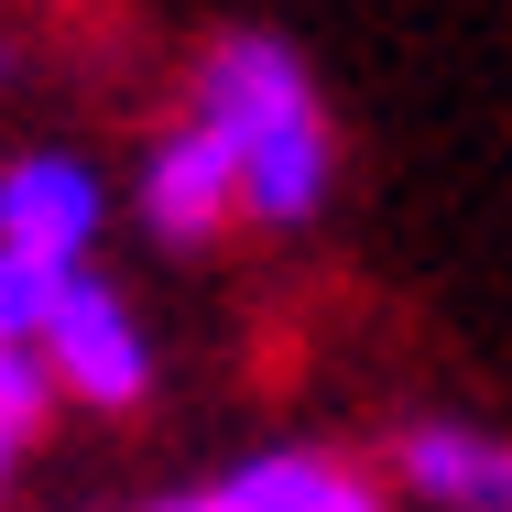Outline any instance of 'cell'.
Wrapping results in <instances>:
<instances>
[{"label":"cell","mask_w":512,"mask_h":512,"mask_svg":"<svg viewBox=\"0 0 512 512\" xmlns=\"http://www.w3.org/2000/svg\"><path fill=\"white\" fill-rule=\"evenodd\" d=\"M393 469H404L414 502H436V512H491L502 480H512V447L480 436V425H404L393 436Z\"/></svg>","instance_id":"obj_6"},{"label":"cell","mask_w":512,"mask_h":512,"mask_svg":"<svg viewBox=\"0 0 512 512\" xmlns=\"http://www.w3.org/2000/svg\"><path fill=\"white\" fill-rule=\"evenodd\" d=\"M11 469H22V447H11V436H0V502H11Z\"/></svg>","instance_id":"obj_10"},{"label":"cell","mask_w":512,"mask_h":512,"mask_svg":"<svg viewBox=\"0 0 512 512\" xmlns=\"http://www.w3.org/2000/svg\"><path fill=\"white\" fill-rule=\"evenodd\" d=\"M491 512H512V480H502V502H491Z\"/></svg>","instance_id":"obj_12"},{"label":"cell","mask_w":512,"mask_h":512,"mask_svg":"<svg viewBox=\"0 0 512 512\" xmlns=\"http://www.w3.org/2000/svg\"><path fill=\"white\" fill-rule=\"evenodd\" d=\"M33 360H44L55 404H77V414H131L153 393V327H142V306H131L109 273H88V262L55 284V306L33 327Z\"/></svg>","instance_id":"obj_2"},{"label":"cell","mask_w":512,"mask_h":512,"mask_svg":"<svg viewBox=\"0 0 512 512\" xmlns=\"http://www.w3.org/2000/svg\"><path fill=\"white\" fill-rule=\"evenodd\" d=\"M142 512H382V491L327 447H262L240 469H218L207 491H175V502H142Z\"/></svg>","instance_id":"obj_5"},{"label":"cell","mask_w":512,"mask_h":512,"mask_svg":"<svg viewBox=\"0 0 512 512\" xmlns=\"http://www.w3.org/2000/svg\"><path fill=\"white\" fill-rule=\"evenodd\" d=\"M131 207H142V229H153L164 251H207V240L240 218L229 142H218L207 120H175V131H153V142H142V164H131Z\"/></svg>","instance_id":"obj_4"},{"label":"cell","mask_w":512,"mask_h":512,"mask_svg":"<svg viewBox=\"0 0 512 512\" xmlns=\"http://www.w3.org/2000/svg\"><path fill=\"white\" fill-rule=\"evenodd\" d=\"M186 120H207L229 142V175H240V218L251 229H316L327 218V186H338V131H327V99H316L306 55L284 33H218L197 55V88H186Z\"/></svg>","instance_id":"obj_1"},{"label":"cell","mask_w":512,"mask_h":512,"mask_svg":"<svg viewBox=\"0 0 512 512\" xmlns=\"http://www.w3.org/2000/svg\"><path fill=\"white\" fill-rule=\"evenodd\" d=\"M55 284H66V273L0 251V349H33V327H44V306H55Z\"/></svg>","instance_id":"obj_8"},{"label":"cell","mask_w":512,"mask_h":512,"mask_svg":"<svg viewBox=\"0 0 512 512\" xmlns=\"http://www.w3.org/2000/svg\"><path fill=\"white\" fill-rule=\"evenodd\" d=\"M0 88H22V33L0 22Z\"/></svg>","instance_id":"obj_9"},{"label":"cell","mask_w":512,"mask_h":512,"mask_svg":"<svg viewBox=\"0 0 512 512\" xmlns=\"http://www.w3.org/2000/svg\"><path fill=\"white\" fill-rule=\"evenodd\" d=\"M109 229V175L77 142H22L0 153V251L44 262V273H77Z\"/></svg>","instance_id":"obj_3"},{"label":"cell","mask_w":512,"mask_h":512,"mask_svg":"<svg viewBox=\"0 0 512 512\" xmlns=\"http://www.w3.org/2000/svg\"><path fill=\"white\" fill-rule=\"evenodd\" d=\"M44 425H55V382H44V360H33V349H0V436L33 447Z\"/></svg>","instance_id":"obj_7"},{"label":"cell","mask_w":512,"mask_h":512,"mask_svg":"<svg viewBox=\"0 0 512 512\" xmlns=\"http://www.w3.org/2000/svg\"><path fill=\"white\" fill-rule=\"evenodd\" d=\"M22 11H99V0H22Z\"/></svg>","instance_id":"obj_11"}]
</instances>
